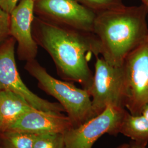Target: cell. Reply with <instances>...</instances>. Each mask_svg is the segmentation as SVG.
<instances>
[{
  "label": "cell",
  "instance_id": "4",
  "mask_svg": "<svg viewBox=\"0 0 148 148\" xmlns=\"http://www.w3.org/2000/svg\"><path fill=\"white\" fill-rule=\"evenodd\" d=\"M95 58L92 82L87 90L92 99L93 117L108 106L125 108L126 97L123 66L112 65L101 57Z\"/></svg>",
  "mask_w": 148,
  "mask_h": 148
},
{
  "label": "cell",
  "instance_id": "8",
  "mask_svg": "<svg viewBox=\"0 0 148 148\" xmlns=\"http://www.w3.org/2000/svg\"><path fill=\"white\" fill-rule=\"evenodd\" d=\"M126 110L108 106L106 109L82 125L73 127L64 134V148H92L102 136H116Z\"/></svg>",
  "mask_w": 148,
  "mask_h": 148
},
{
  "label": "cell",
  "instance_id": "1",
  "mask_svg": "<svg viewBox=\"0 0 148 148\" xmlns=\"http://www.w3.org/2000/svg\"><path fill=\"white\" fill-rule=\"evenodd\" d=\"M32 31L37 45L52 59L59 75L88 90L93 76L89 61L93 56L96 57L101 53V44L95 35L57 25L36 16Z\"/></svg>",
  "mask_w": 148,
  "mask_h": 148
},
{
  "label": "cell",
  "instance_id": "22",
  "mask_svg": "<svg viewBox=\"0 0 148 148\" xmlns=\"http://www.w3.org/2000/svg\"><path fill=\"white\" fill-rule=\"evenodd\" d=\"M0 148H1V147H0Z\"/></svg>",
  "mask_w": 148,
  "mask_h": 148
},
{
  "label": "cell",
  "instance_id": "18",
  "mask_svg": "<svg viewBox=\"0 0 148 148\" xmlns=\"http://www.w3.org/2000/svg\"><path fill=\"white\" fill-rule=\"evenodd\" d=\"M141 114L143 115L148 121V103L144 106L142 109Z\"/></svg>",
  "mask_w": 148,
  "mask_h": 148
},
{
  "label": "cell",
  "instance_id": "19",
  "mask_svg": "<svg viewBox=\"0 0 148 148\" xmlns=\"http://www.w3.org/2000/svg\"><path fill=\"white\" fill-rule=\"evenodd\" d=\"M129 144H130V148H147V147L138 145L133 142H131Z\"/></svg>",
  "mask_w": 148,
  "mask_h": 148
},
{
  "label": "cell",
  "instance_id": "17",
  "mask_svg": "<svg viewBox=\"0 0 148 148\" xmlns=\"http://www.w3.org/2000/svg\"><path fill=\"white\" fill-rule=\"evenodd\" d=\"M21 0H0V8L10 14Z\"/></svg>",
  "mask_w": 148,
  "mask_h": 148
},
{
  "label": "cell",
  "instance_id": "6",
  "mask_svg": "<svg viewBox=\"0 0 148 148\" xmlns=\"http://www.w3.org/2000/svg\"><path fill=\"white\" fill-rule=\"evenodd\" d=\"M16 40L8 37L0 45V92L11 90L23 97L34 108L56 112H65L59 103L44 99L29 90L21 79L15 59Z\"/></svg>",
  "mask_w": 148,
  "mask_h": 148
},
{
  "label": "cell",
  "instance_id": "12",
  "mask_svg": "<svg viewBox=\"0 0 148 148\" xmlns=\"http://www.w3.org/2000/svg\"><path fill=\"white\" fill-rule=\"evenodd\" d=\"M119 133L131 138L138 145L146 147L148 143V121L143 115H132L126 110L120 124Z\"/></svg>",
  "mask_w": 148,
  "mask_h": 148
},
{
  "label": "cell",
  "instance_id": "11",
  "mask_svg": "<svg viewBox=\"0 0 148 148\" xmlns=\"http://www.w3.org/2000/svg\"><path fill=\"white\" fill-rule=\"evenodd\" d=\"M34 109L21 95L11 90L0 92V133L6 131L25 112Z\"/></svg>",
  "mask_w": 148,
  "mask_h": 148
},
{
  "label": "cell",
  "instance_id": "14",
  "mask_svg": "<svg viewBox=\"0 0 148 148\" xmlns=\"http://www.w3.org/2000/svg\"><path fill=\"white\" fill-rule=\"evenodd\" d=\"M80 4L96 14L121 8L124 6L122 0H76Z\"/></svg>",
  "mask_w": 148,
  "mask_h": 148
},
{
  "label": "cell",
  "instance_id": "10",
  "mask_svg": "<svg viewBox=\"0 0 148 148\" xmlns=\"http://www.w3.org/2000/svg\"><path fill=\"white\" fill-rule=\"evenodd\" d=\"M73 127L69 117L62 112L42 111L34 108L24 114L7 131H18L35 134H64Z\"/></svg>",
  "mask_w": 148,
  "mask_h": 148
},
{
  "label": "cell",
  "instance_id": "16",
  "mask_svg": "<svg viewBox=\"0 0 148 148\" xmlns=\"http://www.w3.org/2000/svg\"><path fill=\"white\" fill-rule=\"evenodd\" d=\"M10 14L0 8V45L10 37Z\"/></svg>",
  "mask_w": 148,
  "mask_h": 148
},
{
  "label": "cell",
  "instance_id": "5",
  "mask_svg": "<svg viewBox=\"0 0 148 148\" xmlns=\"http://www.w3.org/2000/svg\"><path fill=\"white\" fill-rule=\"evenodd\" d=\"M122 66L126 86L125 108L132 115L141 114L148 103V40L128 56Z\"/></svg>",
  "mask_w": 148,
  "mask_h": 148
},
{
  "label": "cell",
  "instance_id": "23",
  "mask_svg": "<svg viewBox=\"0 0 148 148\" xmlns=\"http://www.w3.org/2000/svg\"><path fill=\"white\" fill-rule=\"evenodd\" d=\"M34 1H35V0H34Z\"/></svg>",
  "mask_w": 148,
  "mask_h": 148
},
{
  "label": "cell",
  "instance_id": "2",
  "mask_svg": "<svg viewBox=\"0 0 148 148\" xmlns=\"http://www.w3.org/2000/svg\"><path fill=\"white\" fill-rule=\"evenodd\" d=\"M148 16L142 4L97 13L93 33L101 44V57L122 66L128 56L148 40Z\"/></svg>",
  "mask_w": 148,
  "mask_h": 148
},
{
  "label": "cell",
  "instance_id": "20",
  "mask_svg": "<svg viewBox=\"0 0 148 148\" xmlns=\"http://www.w3.org/2000/svg\"><path fill=\"white\" fill-rule=\"evenodd\" d=\"M116 148H130V144L127 143H124L120 145Z\"/></svg>",
  "mask_w": 148,
  "mask_h": 148
},
{
  "label": "cell",
  "instance_id": "15",
  "mask_svg": "<svg viewBox=\"0 0 148 148\" xmlns=\"http://www.w3.org/2000/svg\"><path fill=\"white\" fill-rule=\"evenodd\" d=\"M33 148H64V138L61 133L37 134Z\"/></svg>",
  "mask_w": 148,
  "mask_h": 148
},
{
  "label": "cell",
  "instance_id": "3",
  "mask_svg": "<svg viewBox=\"0 0 148 148\" xmlns=\"http://www.w3.org/2000/svg\"><path fill=\"white\" fill-rule=\"evenodd\" d=\"M24 68L37 80L41 90L58 101L73 127H78L93 117L92 99L87 90L77 87L72 82L53 77L36 59L27 62Z\"/></svg>",
  "mask_w": 148,
  "mask_h": 148
},
{
  "label": "cell",
  "instance_id": "9",
  "mask_svg": "<svg viewBox=\"0 0 148 148\" xmlns=\"http://www.w3.org/2000/svg\"><path fill=\"white\" fill-rule=\"evenodd\" d=\"M34 2V0H21L10 13V36L18 43V58L26 62L35 59L38 52L32 31Z\"/></svg>",
  "mask_w": 148,
  "mask_h": 148
},
{
  "label": "cell",
  "instance_id": "7",
  "mask_svg": "<svg viewBox=\"0 0 148 148\" xmlns=\"http://www.w3.org/2000/svg\"><path fill=\"white\" fill-rule=\"evenodd\" d=\"M34 14L57 25L91 32L97 15L76 0H35Z\"/></svg>",
  "mask_w": 148,
  "mask_h": 148
},
{
  "label": "cell",
  "instance_id": "21",
  "mask_svg": "<svg viewBox=\"0 0 148 148\" xmlns=\"http://www.w3.org/2000/svg\"><path fill=\"white\" fill-rule=\"evenodd\" d=\"M142 2V5H143L147 9L148 13V0H141Z\"/></svg>",
  "mask_w": 148,
  "mask_h": 148
},
{
  "label": "cell",
  "instance_id": "13",
  "mask_svg": "<svg viewBox=\"0 0 148 148\" xmlns=\"http://www.w3.org/2000/svg\"><path fill=\"white\" fill-rule=\"evenodd\" d=\"M37 134L8 130L0 133L1 148H33Z\"/></svg>",
  "mask_w": 148,
  "mask_h": 148
}]
</instances>
